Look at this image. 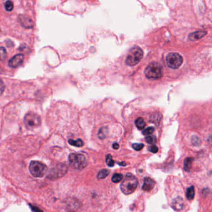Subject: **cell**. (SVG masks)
<instances>
[{
  "instance_id": "obj_16",
  "label": "cell",
  "mask_w": 212,
  "mask_h": 212,
  "mask_svg": "<svg viewBox=\"0 0 212 212\" xmlns=\"http://www.w3.org/2000/svg\"><path fill=\"white\" fill-rule=\"evenodd\" d=\"M135 124H136V126L137 127V128L139 130L143 129L146 125L144 119L142 118H137L135 121Z\"/></svg>"
},
{
  "instance_id": "obj_21",
  "label": "cell",
  "mask_w": 212,
  "mask_h": 212,
  "mask_svg": "<svg viewBox=\"0 0 212 212\" xmlns=\"http://www.w3.org/2000/svg\"><path fill=\"white\" fill-rule=\"evenodd\" d=\"M14 8L13 3L11 1H7L4 3V8L7 11H11Z\"/></svg>"
},
{
  "instance_id": "obj_5",
  "label": "cell",
  "mask_w": 212,
  "mask_h": 212,
  "mask_svg": "<svg viewBox=\"0 0 212 212\" xmlns=\"http://www.w3.org/2000/svg\"><path fill=\"white\" fill-rule=\"evenodd\" d=\"M48 170V167L43 163L39 161H32L29 165V171L35 177H43Z\"/></svg>"
},
{
  "instance_id": "obj_26",
  "label": "cell",
  "mask_w": 212,
  "mask_h": 212,
  "mask_svg": "<svg viewBox=\"0 0 212 212\" xmlns=\"http://www.w3.org/2000/svg\"><path fill=\"white\" fill-rule=\"evenodd\" d=\"M144 145L143 144H138V143H134V144H133L132 145V147L133 148L136 150V151H141L143 148H144Z\"/></svg>"
},
{
  "instance_id": "obj_24",
  "label": "cell",
  "mask_w": 212,
  "mask_h": 212,
  "mask_svg": "<svg viewBox=\"0 0 212 212\" xmlns=\"http://www.w3.org/2000/svg\"><path fill=\"white\" fill-rule=\"evenodd\" d=\"M155 129L154 127H149L146 129H145L143 131V134L145 136H148L149 134H151L152 133H154Z\"/></svg>"
},
{
  "instance_id": "obj_13",
  "label": "cell",
  "mask_w": 212,
  "mask_h": 212,
  "mask_svg": "<svg viewBox=\"0 0 212 212\" xmlns=\"http://www.w3.org/2000/svg\"><path fill=\"white\" fill-rule=\"evenodd\" d=\"M207 34V32L205 31H195L192 33H191L189 36V39L191 41H196L202 39L205 34Z\"/></svg>"
},
{
  "instance_id": "obj_1",
  "label": "cell",
  "mask_w": 212,
  "mask_h": 212,
  "mask_svg": "<svg viewBox=\"0 0 212 212\" xmlns=\"http://www.w3.org/2000/svg\"><path fill=\"white\" fill-rule=\"evenodd\" d=\"M138 185V179L131 174H127L125 178L121 184V190L125 195H129L133 193Z\"/></svg>"
},
{
  "instance_id": "obj_12",
  "label": "cell",
  "mask_w": 212,
  "mask_h": 212,
  "mask_svg": "<svg viewBox=\"0 0 212 212\" xmlns=\"http://www.w3.org/2000/svg\"><path fill=\"white\" fill-rule=\"evenodd\" d=\"M155 184H156L154 180L150 177H146L144 180V184L142 187V189L146 192H150L154 189Z\"/></svg>"
},
{
  "instance_id": "obj_10",
  "label": "cell",
  "mask_w": 212,
  "mask_h": 212,
  "mask_svg": "<svg viewBox=\"0 0 212 212\" xmlns=\"http://www.w3.org/2000/svg\"><path fill=\"white\" fill-rule=\"evenodd\" d=\"M185 207V204L184 202V200L181 197H177L175 199L173 200L172 202V208L177 211V212H180L184 209Z\"/></svg>"
},
{
  "instance_id": "obj_7",
  "label": "cell",
  "mask_w": 212,
  "mask_h": 212,
  "mask_svg": "<svg viewBox=\"0 0 212 212\" xmlns=\"http://www.w3.org/2000/svg\"><path fill=\"white\" fill-rule=\"evenodd\" d=\"M24 123L29 128H36L40 126L41 119L38 114L34 113H28L24 117Z\"/></svg>"
},
{
  "instance_id": "obj_29",
  "label": "cell",
  "mask_w": 212,
  "mask_h": 212,
  "mask_svg": "<svg viewBox=\"0 0 212 212\" xmlns=\"http://www.w3.org/2000/svg\"><path fill=\"white\" fill-rule=\"evenodd\" d=\"M32 210L33 212H42L41 210H40V209H39L38 208H37L36 207H32Z\"/></svg>"
},
{
  "instance_id": "obj_19",
  "label": "cell",
  "mask_w": 212,
  "mask_h": 212,
  "mask_svg": "<svg viewBox=\"0 0 212 212\" xmlns=\"http://www.w3.org/2000/svg\"><path fill=\"white\" fill-rule=\"evenodd\" d=\"M107 134H108V129H107V128H106V127H103V128H102L99 130L98 136V138L100 139H105L106 138Z\"/></svg>"
},
{
  "instance_id": "obj_17",
  "label": "cell",
  "mask_w": 212,
  "mask_h": 212,
  "mask_svg": "<svg viewBox=\"0 0 212 212\" xmlns=\"http://www.w3.org/2000/svg\"><path fill=\"white\" fill-rule=\"evenodd\" d=\"M68 143L71 144L72 146H74L76 147H82L83 146V142L82 139H78L77 140H73V139H69L68 140Z\"/></svg>"
},
{
  "instance_id": "obj_15",
  "label": "cell",
  "mask_w": 212,
  "mask_h": 212,
  "mask_svg": "<svg viewBox=\"0 0 212 212\" xmlns=\"http://www.w3.org/2000/svg\"><path fill=\"white\" fill-rule=\"evenodd\" d=\"M193 160L194 158H187L185 159L184 162V168L185 171L189 172L191 170Z\"/></svg>"
},
{
  "instance_id": "obj_25",
  "label": "cell",
  "mask_w": 212,
  "mask_h": 212,
  "mask_svg": "<svg viewBox=\"0 0 212 212\" xmlns=\"http://www.w3.org/2000/svg\"><path fill=\"white\" fill-rule=\"evenodd\" d=\"M192 143L194 146H199L200 144L201 141L200 139L196 136H194L192 138Z\"/></svg>"
},
{
  "instance_id": "obj_28",
  "label": "cell",
  "mask_w": 212,
  "mask_h": 212,
  "mask_svg": "<svg viewBox=\"0 0 212 212\" xmlns=\"http://www.w3.org/2000/svg\"><path fill=\"white\" fill-rule=\"evenodd\" d=\"M148 150L150 152H151V153H153L154 154H156V153H157L158 152V148L156 146L154 145V146H152L149 147Z\"/></svg>"
},
{
  "instance_id": "obj_23",
  "label": "cell",
  "mask_w": 212,
  "mask_h": 212,
  "mask_svg": "<svg viewBox=\"0 0 212 212\" xmlns=\"http://www.w3.org/2000/svg\"><path fill=\"white\" fill-rule=\"evenodd\" d=\"M106 164L109 167H113L114 164V161L112 159V156L111 154H108L106 156Z\"/></svg>"
},
{
  "instance_id": "obj_30",
  "label": "cell",
  "mask_w": 212,
  "mask_h": 212,
  "mask_svg": "<svg viewBox=\"0 0 212 212\" xmlns=\"http://www.w3.org/2000/svg\"><path fill=\"white\" fill-rule=\"evenodd\" d=\"M113 148L114 149H118L119 148V144L118 143H114L113 144Z\"/></svg>"
},
{
  "instance_id": "obj_3",
  "label": "cell",
  "mask_w": 212,
  "mask_h": 212,
  "mask_svg": "<svg viewBox=\"0 0 212 212\" xmlns=\"http://www.w3.org/2000/svg\"><path fill=\"white\" fill-rule=\"evenodd\" d=\"M143 57V51L138 46L133 48L126 59V63L129 66H134L137 65L142 59Z\"/></svg>"
},
{
  "instance_id": "obj_4",
  "label": "cell",
  "mask_w": 212,
  "mask_h": 212,
  "mask_svg": "<svg viewBox=\"0 0 212 212\" xmlns=\"http://www.w3.org/2000/svg\"><path fill=\"white\" fill-rule=\"evenodd\" d=\"M68 161L71 167L77 170L83 169L87 164L85 157L83 154L78 153L70 154L68 157Z\"/></svg>"
},
{
  "instance_id": "obj_14",
  "label": "cell",
  "mask_w": 212,
  "mask_h": 212,
  "mask_svg": "<svg viewBox=\"0 0 212 212\" xmlns=\"http://www.w3.org/2000/svg\"><path fill=\"white\" fill-rule=\"evenodd\" d=\"M186 197L189 200H192L195 197V188L194 186L188 187L186 190Z\"/></svg>"
},
{
  "instance_id": "obj_20",
  "label": "cell",
  "mask_w": 212,
  "mask_h": 212,
  "mask_svg": "<svg viewBox=\"0 0 212 212\" xmlns=\"http://www.w3.org/2000/svg\"><path fill=\"white\" fill-rule=\"evenodd\" d=\"M123 178V175L121 174H115L113 175L111 178V180L114 183H118L122 180Z\"/></svg>"
},
{
  "instance_id": "obj_32",
  "label": "cell",
  "mask_w": 212,
  "mask_h": 212,
  "mask_svg": "<svg viewBox=\"0 0 212 212\" xmlns=\"http://www.w3.org/2000/svg\"><path fill=\"white\" fill-rule=\"evenodd\" d=\"M119 165H126V164H125V162H122V163H119L118 164Z\"/></svg>"
},
{
  "instance_id": "obj_2",
  "label": "cell",
  "mask_w": 212,
  "mask_h": 212,
  "mask_svg": "<svg viewBox=\"0 0 212 212\" xmlns=\"http://www.w3.org/2000/svg\"><path fill=\"white\" fill-rule=\"evenodd\" d=\"M144 73L148 79L158 80L162 77V67L158 62H152L146 67Z\"/></svg>"
},
{
  "instance_id": "obj_27",
  "label": "cell",
  "mask_w": 212,
  "mask_h": 212,
  "mask_svg": "<svg viewBox=\"0 0 212 212\" xmlns=\"http://www.w3.org/2000/svg\"><path fill=\"white\" fill-rule=\"evenodd\" d=\"M1 59L2 60H4L7 57V53L5 49L3 47H1Z\"/></svg>"
},
{
  "instance_id": "obj_6",
  "label": "cell",
  "mask_w": 212,
  "mask_h": 212,
  "mask_svg": "<svg viewBox=\"0 0 212 212\" xmlns=\"http://www.w3.org/2000/svg\"><path fill=\"white\" fill-rule=\"evenodd\" d=\"M166 63L167 66L172 69L179 68L183 63L182 56L178 53H169L166 57Z\"/></svg>"
},
{
  "instance_id": "obj_18",
  "label": "cell",
  "mask_w": 212,
  "mask_h": 212,
  "mask_svg": "<svg viewBox=\"0 0 212 212\" xmlns=\"http://www.w3.org/2000/svg\"><path fill=\"white\" fill-rule=\"evenodd\" d=\"M109 172H110V171L109 170L102 169L98 172V174L97 175V177L99 179H103L106 178V177L109 175Z\"/></svg>"
},
{
  "instance_id": "obj_9",
  "label": "cell",
  "mask_w": 212,
  "mask_h": 212,
  "mask_svg": "<svg viewBox=\"0 0 212 212\" xmlns=\"http://www.w3.org/2000/svg\"><path fill=\"white\" fill-rule=\"evenodd\" d=\"M24 55L21 53L17 54L13 57L8 62V65L11 68H16L20 66L24 61Z\"/></svg>"
},
{
  "instance_id": "obj_31",
  "label": "cell",
  "mask_w": 212,
  "mask_h": 212,
  "mask_svg": "<svg viewBox=\"0 0 212 212\" xmlns=\"http://www.w3.org/2000/svg\"><path fill=\"white\" fill-rule=\"evenodd\" d=\"M208 142H209V143L211 146H212V135H210V136H209V138H208Z\"/></svg>"
},
{
  "instance_id": "obj_11",
  "label": "cell",
  "mask_w": 212,
  "mask_h": 212,
  "mask_svg": "<svg viewBox=\"0 0 212 212\" xmlns=\"http://www.w3.org/2000/svg\"><path fill=\"white\" fill-rule=\"evenodd\" d=\"M19 21L23 27L27 29L31 28L34 26V22L32 19L26 16L20 15L19 16Z\"/></svg>"
},
{
  "instance_id": "obj_8",
  "label": "cell",
  "mask_w": 212,
  "mask_h": 212,
  "mask_svg": "<svg viewBox=\"0 0 212 212\" xmlns=\"http://www.w3.org/2000/svg\"><path fill=\"white\" fill-rule=\"evenodd\" d=\"M67 170V169L65 165L60 164L58 166L53 167L51 170V171L49 172L48 175V178L52 180L57 179L63 176L66 174Z\"/></svg>"
},
{
  "instance_id": "obj_22",
  "label": "cell",
  "mask_w": 212,
  "mask_h": 212,
  "mask_svg": "<svg viewBox=\"0 0 212 212\" xmlns=\"http://www.w3.org/2000/svg\"><path fill=\"white\" fill-rule=\"evenodd\" d=\"M146 141L150 144H153L156 143V138L154 136H149L146 137L145 138Z\"/></svg>"
}]
</instances>
